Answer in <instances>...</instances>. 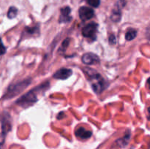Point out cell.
I'll return each mask as SVG.
<instances>
[{"label":"cell","instance_id":"cell-1","mask_svg":"<svg viewBox=\"0 0 150 149\" xmlns=\"http://www.w3.org/2000/svg\"><path fill=\"white\" fill-rule=\"evenodd\" d=\"M48 86H49V83H44L42 85H40L38 87L32 89L29 92L21 96L16 101V104L22 108H28L31 106L38 101V94L39 92H40L41 91H44Z\"/></svg>","mask_w":150,"mask_h":149},{"label":"cell","instance_id":"cell-2","mask_svg":"<svg viewBox=\"0 0 150 149\" xmlns=\"http://www.w3.org/2000/svg\"><path fill=\"white\" fill-rule=\"evenodd\" d=\"M85 73L89 78V81L92 83V89L95 91V93H101L105 89V82L104 79L101 77L100 74L95 72L92 70H89V68L86 69Z\"/></svg>","mask_w":150,"mask_h":149},{"label":"cell","instance_id":"cell-3","mask_svg":"<svg viewBox=\"0 0 150 149\" xmlns=\"http://www.w3.org/2000/svg\"><path fill=\"white\" fill-rule=\"evenodd\" d=\"M31 81H32L31 78H27L26 80H23L22 81L18 82L15 84L11 85L7 89V92L3 96V98L4 99H12L14 96H17L18 94H19L21 92L24 91V89L27 88V86L31 83Z\"/></svg>","mask_w":150,"mask_h":149},{"label":"cell","instance_id":"cell-4","mask_svg":"<svg viewBox=\"0 0 150 149\" xmlns=\"http://www.w3.org/2000/svg\"><path fill=\"white\" fill-rule=\"evenodd\" d=\"M1 131H2L1 134L5 136L12 128L11 117L7 112H3L1 115Z\"/></svg>","mask_w":150,"mask_h":149},{"label":"cell","instance_id":"cell-5","mask_svg":"<svg viewBox=\"0 0 150 149\" xmlns=\"http://www.w3.org/2000/svg\"><path fill=\"white\" fill-rule=\"evenodd\" d=\"M98 26V25L94 22L88 23L82 29V34L86 37L93 38V37H95L96 34Z\"/></svg>","mask_w":150,"mask_h":149},{"label":"cell","instance_id":"cell-6","mask_svg":"<svg viewBox=\"0 0 150 149\" xmlns=\"http://www.w3.org/2000/svg\"><path fill=\"white\" fill-rule=\"evenodd\" d=\"M81 59L83 64H87V65L97 64L100 62L99 57L96 54L92 53H86L83 54Z\"/></svg>","mask_w":150,"mask_h":149},{"label":"cell","instance_id":"cell-7","mask_svg":"<svg viewBox=\"0 0 150 149\" xmlns=\"http://www.w3.org/2000/svg\"><path fill=\"white\" fill-rule=\"evenodd\" d=\"M79 17L82 20H87L93 18L94 14V10L92 8L88 7H81L79 8Z\"/></svg>","mask_w":150,"mask_h":149},{"label":"cell","instance_id":"cell-8","mask_svg":"<svg viewBox=\"0 0 150 149\" xmlns=\"http://www.w3.org/2000/svg\"><path fill=\"white\" fill-rule=\"evenodd\" d=\"M73 71L70 69L62 68L54 74V77L58 80H66L71 76Z\"/></svg>","mask_w":150,"mask_h":149},{"label":"cell","instance_id":"cell-9","mask_svg":"<svg viewBox=\"0 0 150 149\" xmlns=\"http://www.w3.org/2000/svg\"><path fill=\"white\" fill-rule=\"evenodd\" d=\"M123 2H124L123 1H119L118 2H117L116 7L113 9L111 15V18L113 21L118 22L120 21V19H121V7H122Z\"/></svg>","mask_w":150,"mask_h":149},{"label":"cell","instance_id":"cell-10","mask_svg":"<svg viewBox=\"0 0 150 149\" xmlns=\"http://www.w3.org/2000/svg\"><path fill=\"white\" fill-rule=\"evenodd\" d=\"M75 134H76V137H79V139L86 140V139H89L92 136V133L89 130L86 129L84 127H79V128L76 129Z\"/></svg>","mask_w":150,"mask_h":149},{"label":"cell","instance_id":"cell-11","mask_svg":"<svg viewBox=\"0 0 150 149\" xmlns=\"http://www.w3.org/2000/svg\"><path fill=\"white\" fill-rule=\"evenodd\" d=\"M71 9L69 7H63L61 9V15L59 18L60 23H67L71 20V17L70 16Z\"/></svg>","mask_w":150,"mask_h":149},{"label":"cell","instance_id":"cell-12","mask_svg":"<svg viewBox=\"0 0 150 149\" xmlns=\"http://www.w3.org/2000/svg\"><path fill=\"white\" fill-rule=\"evenodd\" d=\"M136 35H137V31L134 29H130L126 32L125 38L128 41L133 40L134 38H136Z\"/></svg>","mask_w":150,"mask_h":149},{"label":"cell","instance_id":"cell-13","mask_svg":"<svg viewBox=\"0 0 150 149\" xmlns=\"http://www.w3.org/2000/svg\"><path fill=\"white\" fill-rule=\"evenodd\" d=\"M18 13V10L15 7H10L7 12V18L10 19H13L16 17Z\"/></svg>","mask_w":150,"mask_h":149},{"label":"cell","instance_id":"cell-14","mask_svg":"<svg viewBox=\"0 0 150 149\" xmlns=\"http://www.w3.org/2000/svg\"><path fill=\"white\" fill-rule=\"evenodd\" d=\"M87 3L92 7H98L100 4V0H87Z\"/></svg>","mask_w":150,"mask_h":149},{"label":"cell","instance_id":"cell-15","mask_svg":"<svg viewBox=\"0 0 150 149\" xmlns=\"http://www.w3.org/2000/svg\"><path fill=\"white\" fill-rule=\"evenodd\" d=\"M5 53H6V48L4 47L1 39H0V56L4 55Z\"/></svg>","mask_w":150,"mask_h":149},{"label":"cell","instance_id":"cell-16","mask_svg":"<svg viewBox=\"0 0 150 149\" xmlns=\"http://www.w3.org/2000/svg\"><path fill=\"white\" fill-rule=\"evenodd\" d=\"M69 42H70V40H69V39H66L65 40H64V42H62V46H61V48H60V50H62V51H65L66 48L68 47Z\"/></svg>","mask_w":150,"mask_h":149},{"label":"cell","instance_id":"cell-17","mask_svg":"<svg viewBox=\"0 0 150 149\" xmlns=\"http://www.w3.org/2000/svg\"><path fill=\"white\" fill-rule=\"evenodd\" d=\"M109 42L111 44H115L116 43V37L114 35H111L109 37Z\"/></svg>","mask_w":150,"mask_h":149},{"label":"cell","instance_id":"cell-18","mask_svg":"<svg viewBox=\"0 0 150 149\" xmlns=\"http://www.w3.org/2000/svg\"><path fill=\"white\" fill-rule=\"evenodd\" d=\"M4 137H5V136H4V134H0V146L2 145L3 143H4Z\"/></svg>","mask_w":150,"mask_h":149},{"label":"cell","instance_id":"cell-19","mask_svg":"<svg viewBox=\"0 0 150 149\" xmlns=\"http://www.w3.org/2000/svg\"><path fill=\"white\" fill-rule=\"evenodd\" d=\"M147 84H148V86H149V88L150 89V77L148 79V80H147Z\"/></svg>","mask_w":150,"mask_h":149},{"label":"cell","instance_id":"cell-20","mask_svg":"<svg viewBox=\"0 0 150 149\" xmlns=\"http://www.w3.org/2000/svg\"><path fill=\"white\" fill-rule=\"evenodd\" d=\"M148 112H149V115H150V108H148Z\"/></svg>","mask_w":150,"mask_h":149}]
</instances>
